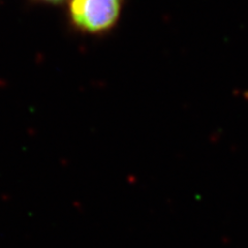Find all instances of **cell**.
I'll return each mask as SVG.
<instances>
[{"mask_svg": "<svg viewBox=\"0 0 248 248\" xmlns=\"http://www.w3.org/2000/svg\"><path fill=\"white\" fill-rule=\"evenodd\" d=\"M125 3L126 0H67L66 23L78 34L106 36L119 25Z\"/></svg>", "mask_w": 248, "mask_h": 248, "instance_id": "6da1fadb", "label": "cell"}, {"mask_svg": "<svg viewBox=\"0 0 248 248\" xmlns=\"http://www.w3.org/2000/svg\"><path fill=\"white\" fill-rule=\"evenodd\" d=\"M31 3L46 6H61L64 5L67 0H28Z\"/></svg>", "mask_w": 248, "mask_h": 248, "instance_id": "7a4b0ae2", "label": "cell"}]
</instances>
